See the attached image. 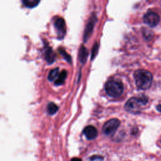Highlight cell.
I'll use <instances>...</instances> for the list:
<instances>
[{
	"label": "cell",
	"mask_w": 161,
	"mask_h": 161,
	"mask_svg": "<svg viewBox=\"0 0 161 161\" xmlns=\"http://www.w3.org/2000/svg\"><path fill=\"white\" fill-rule=\"evenodd\" d=\"M45 59H46L47 62L48 64H52L55 60V53L53 52L52 49L50 47H48L47 48L46 50H45Z\"/></svg>",
	"instance_id": "30bf717a"
},
{
	"label": "cell",
	"mask_w": 161,
	"mask_h": 161,
	"mask_svg": "<svg viewBox=\"0 0 161 161\" xmlns=\"http://www.w3.org/2000/svg\"><path fill=\"white\" fill-rule=\"evenodd\" d=\"M70 161H82V160H81V159L79 158L74 157V158H72Z\"/></svg>",
	"instance_id": "ac0fdd59"
},
{
	"label": "cell",
	"mask_w": 161,
	"mask_h": 161,
	"mask_svg": "<svg viewBox=\"0 0 161 161\" xmlns=\"http://www.w3.org/2000/svg\"><path fill=\"white\" fill-rule=\"evenodd\" d=\"M143 21L151 27H154L158 25L160 21V17L156 13L149 11L143 16Z\"/></svg>",
	"instance_id": "52a82bcc"
},
{
	"label": "cell",
	"mask_w": 161,
	"mask_h": 161,
	"mask_svg": "<svg viewBox=\"0 0 161 161\" xmlns=\"http://www.w3.org/2000/svg\"><path fill=\"white\" fill-rule=\"evenodd\" d=\"M67 71L65 70H62L59 74V75H58V77L57 78V79L55 80V85H58V86L62 84L64 82V81H65L66 77H67Z\"/></svg>",
	"instance_id": "8fae6325"
},
{
	"label": "cell",
	"mask_w": 161,
	"mask_h": 161,
	"mask_svg": "<svg viewBox=\"0 0 161 161\" xmlns=\"http://www.w3.org/2000/svg\"><path fill=\"white\" fill-rule=\"evenodd\" d=\"M157 109L160 113H161V104H158V105L157 106Z\"/></svg>",
	"instance_id": "d6986e66"
},
{
	"label": "cell",
	"mask_w": 161,
	"mask_h": 161,
	"mask_svg": "<svg viewBox=\"0 0 161 161\" xmlns=\"http://www.w3.org/2000/svg\"><path fill=\"white\" fill-rule=\"evenodd\" d=\"M59 52L60 53V54L64 57V58L69 62H71V57L62 48H59Z\"/></svg>",
	"instance_id": "9a60e30c"
},
{
	"label": "cell",
	"mask_w": 161,
	"mask_h": 161,
	"mask_svg": "<svg viewBox=\"0 0 161 161\" xmlns=\"http://www.w3.org/2000/svg\"><path fill=\"white\" fill-rule=\"evenodd\" d=\"M23 3L25 6L32 8L39 4L40 0H23Z\"/></svg>",
	"instance_id": "4fadbf2b"
},
{
	"label": "cell",
	"mask_w": 161,
	"mask_h": 161,
	"mask_svg": "<svg viewBox=\"0 0 161 161\" xmlns=\"http://www.w3.org/2000/svg\"><path fill=\"white\" fill-rule=\"evenodd\" d=\"M87 56H88V51L87 48L83 45H82L79 48V54H78V58L80 63L84 64L87 60Z\"/></svg>",
	"instance_id": "9c48e42d"
},
{
	"label": "cell",
	"mask_w": 161,
	"mask_h": 161,
	"mask_svg": "<svg viewBox=\"0 0 161 161\" xmlns=\"http://www.w3.org/2000/svg\"><path fill=\"white\" fill-rule=\"evenodd\" d=\"M96 21H97V17L94 13H92L90 16L84 29V31L83 34V40L85 42H86L88 40V39L91 37L93 32V30Z\"/></svg>",
	"instance_id": "5b68a950"
},
{
	"label": "cell",
	"mask_w": 161,
	"mask_h": 161,
	"mask_svg": "<svg viewBox=\"0 0 161 161\" xmlns=\"http://www.w3.org/2000/svg\"><path fill=\"white\" fill-rule=\"evenodd\" d=\"M136 86L142 90L148 89L152 85L153 76L151 72L144 69H138L134 72Z\"/></svg>",
	"instance_id": "6da1fadb"
},
{
	"label": "cell",
	"mask_w": 161,
	"mask_h": 161,
	"mask_svg": "<svg viewBox=\"0 0 161 161\" xmlns=\"http://www.w3.org/2000/svg\"><path fill=\"white\" fill-rule=\"evenodd\" d=\"M98 48H99V46H98V44L97 43H96L92 48V51H91V59L92 60L95 57L96 55H97V50H98Z\"/></svg>",
	"instance_id": "2e32d148"
},
{
	"label": "cell",
	"mask_w": 161,
	"mask_h": 161,
	"mask_svg": "<svg viewBox=\"0 0 161 161\" xmlns=\"http://www.w3.org/2000/svg\"><path fill=\"white\" fill-rule=\"evenodd\" d=\"M54 26L58 39H62L66 33L65 21L61 17H57L54 21Z\"/></svg>",
	"instance_id": "8992f818"
},
{
	"label": "cell",
	"mask_w": 161,
	"mask_h": 161,
	"mask_svg": "<svg viewBox=\"0 0 161 161\" xmlns=\"http://www.w3.org/2000/svg\"><path fill=\"white\" fill-rule=\"evenodd\" d=\"M148 100V97L145 95H142L138 97H131L126 103L125 109L131 113H139L143 106L147 103Z\"/></svg>",
	"instance_id": "7a4b0ae2"
},
{
	"label": "cell",
	"mask_w": 161,
	"mask_h": 161,
	"mask_svg": "<svg viewBox=\"0 0 161 161\" xmlns=\"http://www.w3.org/2000/svg\"><path fill=\"white\" fill-rule=\"evenodd\" d=\"M88 161H104V158L101 155H92L89 158Z\"/></svg>",
	"instance_id": "e0dca14e"
},
{
	"label": "cell",
	"mask_w": 161,
	"mask_h": 161,
	"mask_svg": "<svg viewBox=\"0 0 161 161\" xmlns=\"http://www.w3.org/2000/svg\"><path fill=\"white\" fill-rule=\"evenodd\" d=\"M58 110V106L53 103H50L47 105V112L50 114H55Z\"/></svg>",
	"instance_id": "5bb4252c"
},
{
	"label": "cell",
	"mask_w": 161,
	"mask_h": 161,
	"mask_svg": "<svg viewBox=\"0 0 161 161\" xmlns=\"http://www.w3.org/2000/svg\"><path fill=\"white\" fill-rule=\"evenodd\" d=\"M104 89L107 94L110 97H118L122 94L124 86L121 81L111 79L106 83Z\"/></svg>",
	"instance_id": "3957f363"
},
{
	"label": "cell",
	"mask_w": 161,
	"mask_h": 161,
	"mask_svg": "<svg viewBox=\"0 0 161 161\" xmlns=\"http://www.w3.org/2000/svg\"><path fill=\"white\" fill-rule=\"evenodd\" d=\"M59 69L58 68H55L52 70H51L48 74V79L50 81H53L54 80H56L59 75Z\"/></svg>",
	"instance_id": "7c38bea8"
},
{
	"label": "cell",
	"mask_w": 161,
	"mask_h": 161,
	"mask_svg": "<svg viewBox=\"0 0 161 161\" xmlns=\"http://www.w3.org/2000/svg\"><path fill=\"white\" fill-rule=\"evenodd\" d=\"M83 133L86 138L88 140H93L97 136V130L94 126L91 125L86 126L84 128Z\"/></svg>",
	"instance_id": "ba28073f"
},
{
	"label": "cell",
	"mask_w": 161,
	"mask_h": 161,
	"mask_svg": "<svg viewBox=\"0 0 161 161\" xmlns=\"http://www.w3.org/2000/svg\"><path fill=\"white\" fill-rule=\"evenodd\" d=\"M120 125V121L117 118H113L105 123L103 127V133L106 135H112Z\"/></svg>",
	"instance_id": "277c9868"
}]
</instances>
